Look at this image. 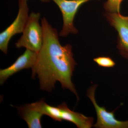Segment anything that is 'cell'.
I'll list each match as a JSON object with an SVG mask.
<instances>
[{
    "label": "cell",
    "instance_id": "12",
    "mask_svg": "<svg viewBox=\"0 0 128 128\" xmlns=\"http://www.w3.org/2000/svg\"><path fill=\"white\" fill-rule=\"evenodd\" d=\"M40 0L42 2H50V0Z\"/></svg>",
    "mask_w": 128,
    "mask_h": 128
},
{
    "label": "cell",
    "instance_id": "8",
    "mask_svg": "<svg viewBox=\"0 0 128 128\" xmlns=\"http://www.w3.org/2000/svg\"><path fill=\"white\" fill-rule=\"evenodd\" d=\"M58 106L60 109V121L64 120L71 122L79 128H90L93 126V118L86 116L80 113L70 110L64 102Z\"/></svg>",
    "mask_w": 128,
    "mask_h": 128
},
{
    "label": "cell",
    "instance_id": "10",
    "mask_svg": "<svg viewBox=\"0 0 128 128\" xmlns=\"http://www.w3.org/2000/svg\"><path fill=\"white\" fill-rule=\"evenodd\" d=\"M124 0H108L104 4V7L107 12L120 13V6Z\"/></svg>",
    "mask_w": 128,
    "mask_h": 128
},
{
    "label": "cell",
    "instance_id": "1",
    "mask_svg": "<svg viewBox=\"0 0 128 128\" xmlns=\"http://www.w3.org/2000/svg\"><path fill=\"white\" fill-rule=\"evenodd\" d=\"M43 32L42 45L36 64L32 68V78L38 76L40 89L50 92L59 82L63 89L78 94L72 81V77L76 65L73 58L72 47L68 44L62 46L57 29L49 23L46 18L41 19Z\"/></svg>",
    "mask_w": 128,
    "mask_h": 128
},
{
    "label": "cell",
    "instance_id": "7",
    "mask_svg": "<svg viewBox=\"0 0 128 128\" xmlns=\"http://www.w3.org/2000/svg\"><path fill=\"white\" fill-rule=\"evenodd\" d=\"M38 53L26 49L24 53L18 58L12 65L0 70V84H4L11 76L24 69L32 68L37 60Z\"/></svg>",
    "mask_w": 128,
    "mask_h": 128
},
{
    "label": "cell",
    "instance_id": "5",
    "mask_svg": "<svg viewBox=\"0 0 128 128\" xmlns=\"http://www.w3.org/2000/svg\"><path fill=\"white\" fill-rule=\"evenodd\" d=\"M96 85L92 86L87 91V95L94 105L97 116V121L94 125L98 128H128V120H118L114 116V112L107 111L104 107L100 106L96 102L95 97Z\"/></svg>",
    "mask_w": 128,
    "mask_h": 128
},
{
    "label": "cell",
    "instance_id": "2",
    "mask_svg": "<svg viewBox=\"0 0 128 128\" xmlns=\"http://www.w3.org/2000/svg\"><path fill=\"white\" fill-rule=\"evenodd\" d=\"M40 16L39 12L30 13L22 35L15 44L16 48H25L37 53L39 52L44 40L42 28L39 22Z\"/></svg>",
    "mask_w": 128,
    "mask_h": 128
},
{
    "label": "cell",
    "instance_id": "6",
    "mask_svg": "<svg viewBox=\"0 0 128 128\" xmlns=\"http://www.w3.org/2000/svg\"><path fill=\"white\" fill-rule=\"evenodd\" d=\"M105 16L110 25L118 32L117 48L121 55L128 61V16L108 12H106Z\"/></svg>",
    "mask_w": 128,
    "mask_h": 128
},
{
    "label": "cell",
    "instance_id": "4",
    "mask_svg": "<svg viewBox=\"0 0 128 128\" xmlns=\"http://www.w3.org/2000/svg\"><path fill=\"white\" fill-rule=\"evenodd\" d=\"M58 6L62 13L63 25L59 35L66 37L70 34H76L78 30L75 27L73 21L80 7L92 0H52Z\"/></svg>",
    "mask_w": 128,
    "mask_h": 128
},
{
    "label": "cell",
    "instance_id": "11",
    "mask_svg": "<svg viewBox=\"0 0 128 128\" xmlns=\"http://www.w3.org/2000/svg\"><path fill=\"white\" fill-rule=\"evenodd\" d=\"M93 60L98 66L105 68H112L116 64L115 62L108 57H98L94 58Z\"/></svg>",
    "mask_w": 128,
    "mask_h": 128
},
{
    "label": "cell",
    "instance_id": "3",
    "mask_svg": "<svg viewBox=\"0 0 128 128\" xmlns=\"http://www.w3.org/2000/svg\"><path fill=\"white\" fill-rule=\"evenodd\" d=\"M27 0H18V11L16 17L9 27L0 34V50L6 54L9 41L14 35L22 33L28 19Z\"/></svg>",
    "mask_w": 128,
    "mask_h": 128
},
{
    "label": "cell",
    "instance_id": "9",
    "mask_svg": "<svg viewBox=\"0 0 128 128\" xmlns=\"http://www.w3.org/2000/svg\"><path fill=\"white\" fill-rule=\"evenodd\" d=\"M22 118L27 124L29 128H41V120L44 115L41 112L34 108L32 104L18 108Z\"/></svg>",
    "mask_w": 128,
    "mask_h": 128
}]
</instances>
